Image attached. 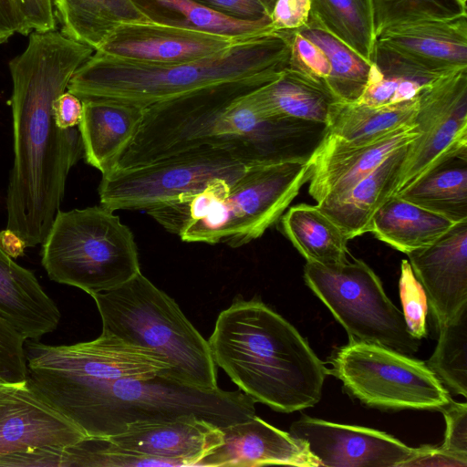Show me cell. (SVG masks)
Returning <instances> with one entry per match:
<instances>
[{
	"instance_id": "obj_1",
	"label": "cell",
	"mask_w": 467,
	"mask_h": 467,
	"mask_svg": "<svg viewBox=\"0 0 467 467\" xmlns=\"http://www.w3.org/2000/svg\"><path fill=\"white\" fill-rule=\"evenodd\" d=\"M94 52L57 30L33 31L26 49L9 61L14 161L5 197L6 227L27 247L47 238L68 173L84 155L78 128L59 129L53 103Z\"/></svg>"
},
{
	"instance_id": "obj_2",
	"label": "cell",
	"mask_w": 467,
	"mask_h": 467,
	"mask_svg": "<svg viewBox=\"0 0 467 467\" xmlns=\"http://www.w3.org/2000/svg\"><path fill=\"white\" fill-rule=\"evenodd\" d=\"M276 78L226 82L143 108L139 129L114 170L198 148L225 150L247 166L309 161L327 125L265 116L254 92Z\"/></svg>"
},
{
	"instance_id": "obj_3",
	"label": "cell",
	"mask_w": 467,
	"mask_h": 467,
	"mask_svg": "<svg viewBox=\"0 0 467 467\" xmlns=\"http://www.w3.org/2000/svg\"><path fill=\"white\" fill-rule=\"evenodd\" d=\"M215 365L255 402L284 413L316 405L329 369L306 339L260 299L237 296L208 340Z\"/></svg>"
},
{
	"instance_id": "obj_4",
	"label": "cell",
	"mask_w": 467,
	"mask_h": 467,
	"mask_svg": "<svg viewBox=\"0 0 467 467\" xmlns=\"http://www.w3.org/2000/svg\"><path fill=\"white\" fill-rule=\"evenodd\" d=\"M285 31L238 40L202 59L142 62L95 51L73 74L67 90L84 99H111L142 108L241 79L278 77L287 67Z\"/></svg>"
},
{
	"instance_id": "obj_5",
	"label": "cell",
	"mask_w": 467,
	"mask_h": 467,
	"mask_svg": "<svg viewBox=\"0 0 467 467\" xmlns=\"http://www.w3.org/2000/svg\"><path fill=\"white\" fill-rule=\"evenodd\" d=\"M38 389L90 437H110L130 425L189 416L223 428L255 415V401L241 389H203L162 373Z\"/></svg>"
},
{
	"instance_id": "obj_6",
	"label": "cell",
	"mask_w": 467,
	"mask_h": 467,
	"mask_svg": "<svg viewBox=\"0 0 467 467\" xmlns=\"http://www.w3.org/2000/svg\"><path fill=\"white\" fill-rule=\"evenodd\" d=\"M91 296L103 333L158 354L171 367L163 373L168 377L203 389L218 388L217 366L208 341L177 303L141 272Z\"/></svg>"
},
{
	"instance_id": "obj_7",
	"label": "cell",
	"mask_w": 467,
	"mask_h": 467,
	"mask_svg": "<svg viewBox=\"0 0 467 467\" xmlns=\"http://www.w3.org/2000/svg\"><path fill=\"white\" fill-rule=\"evenodd\" d=\"M41 264L50 280L90 296L140 272L132 232L101 205L59 210L42 244Z\"/></svg>"
},
{
	"instance_id": "obj_8",
	"label": "cell",
	"mask_w": 467,
	"mask_h": 467,
	"mask_svg": "<svg viewBox=\"0 0 467 467\" xmlns=\"http://www.w3.org/2000/svg\"><path fill=\"white\" fill-rule=\"evenodd\" d=\"M304 279L345 328L349 341L378 344L406 355L418 351L420 339L410 334L402 312L362 260L306 262Z\"/></svg>"
},
{
	"instance_id": "obj_9",
	"label": "cell",
	"mask_w": 467,
	"mask_h": 467,
	"mask_svg": "<svg viewBox=\"0 0 467 467\" xmlns=\"http://www.w3.org/2000/svg\"><path fill=\"white\" fill-rule=\"evenodd\" d=\"M310 174V161L252 166L224 199L179 236L188 243L244 245L277 221Z\"/></svg>"
},
{
	"instance_id": "obj_10",
	"label": "cell",
	"mask_w": 467,
	"mask_h": 467,
	"mask_svg": "<svg viewBox=\"0 0 467 467\" xmlns=\"http://www.w3.org/2000/svg\"><path fill=\"white\" fill-rule=\"evenodd\" d=\"M330 363L329 373L369 407L441 410L451 400L425 362L378 344L349 341L334 351Z\"/></svg>"
},
{
	"instance_id": "obj_11",
	"label": "cell",
	"mask_w": 467,
	"mask_h": 467,
	"mask_svg": "<svg viewBox=\"0 0 467 467\" xmlns=\"http://www.w3.org/2000/svg\"><path fill=\"white\" fill-rule=\"evenodd\" d=\"M250 167L225 150L198 148L102 175L100 205L112 211L149 210L196 192L217 179L236 182Z\"/></svg>"
},
{
	"instance_id": "obj_12",
	"label": "cell",
	"mask_w": 467,
	"mask_h": 467,
	"mask_svg": "<svg viewBox=\"0 0 467 467\" xmlns=\"http://www.w3.org/2000/svg\"><path fill=\"white\" fill-rule=\"evenodd\" d=\"M85 437L28 377L0 379V467H62L65 451Z\"/></svg>"
},
{
	"instance_id": "obj_13",
	"label": "cell",
	"mask_w": 467,
	"mask_h": 467,
	"mask_svg": "<svg viewBox=\"0 0 467 467\" xmlns=\"http://www.w3.org/2000/svg\"><path fill=\"white\" fill-rule=\"evenodd\" d=\"M27 377L36 387L147 379L171 369L155 352L101 333L72 345L25 343Z\"/></svg>"
},
{
	"instance_id": "obj_14",
	"label": "cell",
	"mask_w": 467,
	"mask_h": 467,
	"mask_svg": "<svg viewBox=\"0 0 467 467\" xmlns=\"http://www.w3.org/2000/svg\"><path fill=\"white\" fill-rule=\"evenodd\" d=\"M414 122L419 136L408 146L394 194L448 159L467 154V67L421 89Z\"/></svg>"
},
{
	"instance_id": "obj_15",
	"label": "cell",
	"mask_w": 467,
	"mask_h": 467,
	"mask_svg": "<svg viewBox=\"0 0 467 467\" xmlns=\"http://www.w3.org/2000/svg\"><path fill=\"white\" fill-rule=\"evenodd\" d=\"M289 432L306 442L319 466L402 467L414 449L379 430L304 414L291 424Z\"/></svg>"
},
{
	"instance_id": "obj_16",
	"label": "cell",
	"mask_w": 467,
	"mask_h": 467,
	"mask_svg": "<svg viewBox=\"0 0 467 467\" xmlns=\"http://www.w3.org/2000/svg\"><path fill=\"white\" fill-rule=\"evenodd\" d=\"M238 40L210 31L141 20L119 25L96 51L142 62L183 63L210 57Z\"/></svg>"
},
{
	"instance_id": "obj_17",
	"label": "cell",
	"mask_w": 467,
	"mask_h": 467,
	"mask_svg": "<svg viewBox=\"0 0 467 467\" xmlns=\"http://www.w3.org/2000/svg\"><path fill=\"white\" fill-rule=\"evenodd\" d=\"M418 136L416 123L363 144L348 143L327 133L310 159L309 194L317 203L345 192Z\"/></svg>"
},
{
	"instance_id": "obj_18",
	"label": "cell",
	"mask_w": 467,
	"mask_h": 467,
	"mask_svg": "<svg viewBox=\"0 0 467 467\" xmlns=\"http://www.w3.org/2000/svg\"><path fill=\"white\" fill-rule=\"evenodd\" d=\"M407 255L437 327L467 306V221L454 223L433 244Z\"/></svg>"
},
{
	"instance_id": "obj_19",
	"label": "cell",
	"mask_w": 467,
	"mask_h": 467,
	"mask_svg": "<svg viewBox=\"0 0 467 467\" xmlns=\"http://www.w3.org/2000/svg\"><path fill=\"white\" fill-rule=\"evenodd\" d=\"M223 442L198 463L200 467L290 465L319 467L306 441L258 416L223 428Z\"/></svg>"
},
{
	"instance_id": "obj_20",
	"label": "cell",
	"mask_w": 467,
	"mask_h": 467,
	"mask_svg": "<svg viewBox=\"0 0 467 467\" xmlns=\"http://www.w3.org/2000/svg\"><path fill=\"white\" fill-rule=\"evenodd\" d=\"M108 438L133 452L168 460L178 466H197L223 442V432L202 419L189 416L130 425L124 432Z\"/></svg>"
},
{
	"instance_id": "obj_21",
	"label": "cell",
	"mask_w": 467,
	"mask_h": 467,
	"mask_svg": "<svg viewBox=\"0 0 467 467\" xmlns=\"http://www.w3.org/2000/svg\"><path fill=\"white\" fill-rule=\"evenodd\" d=\"M377 43L441 71L464 68L467 16L394 25L378 35Z\"/></svg>"
},
{
	"instance_id": "obj_22",
	"label": "cell",
	"mask_w": 467,
	"mask_h": 467,
	"mask_svg": "<svg viewBox=\"0 0 467 467\" xmlns=\"http://www.w3.org/2000/svg\"><path fill=\"white\" fill-rule=\"evenodd\" d=\"M78 130L85 161L102 175L114 170L135 136L143 108L111 99H84Z\"/></svg>"
},
{
	"instance_id": "obj_23",
	"label": "cell",
	"mask_w": 467,
	"mask_h": 467,
	"mask_svg": "<svg viewBox=\"0 0 467 467\" xmlns=\"http://www.w3.org/2000/svg\"><path fill=\"white\" fill-rule=\"evenodd\" d=\"M0 315L26 340H39L53 332L61 318L57 306L34 273L16 263L1 247Z\"/></svg>"
},
{
	"instance_id": "obj_24",
	"label": "cell",
	"mask_w": 467,
	"mask_h": 467,
	"mask_svg": "<svg viewBox=\"0 0 467 467\" xmlns=\"http://www.w3.org/2000/svg\"><path fill=\"white\" fill-rule=\"evenodd\" d=\"M409 144L390 154L349 190L317 203L348 240L368 233L373 215L394 194Z\"/></svg>"
},
{
	"instance_id": "obj_25",
	"label": "cell",
	"mask_w": 467,
	"mask_h": 467,
	"mask_svg": "<svg viewBox=\"0 0 467 467\" xmlns=\"http://www.w3.org/2000/svg\"><path fill=\"white\" fill-rule=\"evenodd\" d=\"M446 73L376 43L368 80L358 102L380 107L410 101Z\"/></svg>"
},
{
	"instance_id": "obj_26",
	"label": "cell",
	"mask_w": 467,
	"mask_h": 467,
	"mask_svg": "<svg viewBox=\"0 0 467 467\" xmlns=\"http://www.w3.org/2000/svg\"><path fill=\"white\" fill-rule=\"evenodd\" d=\"M454 223L441 214L393 194L373 215L368 232L407 254L431 245Z\"/></svg>"
},
{
	"instance_id": "obj_27",
	"label": "cell",
	"mask_w": 467,
	"mask_h": 467,
	"mask_svg": "<svg viewBox=\"0 0 467 467\" xmlns=\"http://www.w3.org/2000/svg\"><path fill=\"white\" fill-rule=\"evenodd\" d=\"M61 33L98 50L120 24L150 20L131 0H52Z\"/></svg>"
},
{
	"instance_id": "obj_28",
	"label": "cell",
	"mask_w": 467,
	"mask_h": 467,
	"mask_svg": "<svg viewBox=\"0 0 467 467\" xmlns=\"http://www.w3.org/2000/svg\"><path fill=\"white\" fill-rule=\"evenodd\" d=\"M254 96L267 117L326 124L333 104L339 101L327 88L288 67L275 80L255 89Z\"/></svg>"
},
{
	"instance_id": "obj_29",
	"label": "cell",
	"mask_w": 467,
	"mask_h": 467,
	"mask_svg": "<svg viewBox=\"0 0 467 467\" xmlns=\"http://www.w3.org/2000/svg\"><path fill=\"white\" fill-rule=\"evenodd\" d=\"M151 21L196 28L244 39L275 32L269 16L256 20L235 18L194 0H131Z\"/></svg>"
},
{
	"instance_id": "obj_30",
	"label": "cell",
	"mask_w": 467,
	"mask_h": 467,
	"mask_svg": "<svg viewBox=\"0 0 467 467\" xmlns=\"http://www.w3.org/2000/svg\"><path fill=\"white\" fill-rule=\"evenodd\" d=\"M395 195L453 223L467 221V154L448 159Z\"/></svg>"
},
{
	"instance_id": "obj_31",
	"label": "cell",
	"mask_w": 467,
	"mask_h": 467,
	"mask_svg": "<svg viewBox=\"0 0 467 467\" xmlns=\"http://www.w3.org/2000/svg\"><path fill=\"white\" fill-rule=\"evenodd\" d=\"M417 110L418 97L380 107L337 101L330 109L327 133L352 144L370 142L402 126L415 123Z\"/></svg>"
},
{
	"instance_id": "obj_32",
	"label": "cell",
	"mask_w": 467,
	"mask_h": 467,
	"mask_svg": "<svg viewBox=\"0 0 467 467\" xmlns=\"http://www.w3.org/2000/svg\"><path fill=\"white\" fill-rule=\"evenodd\" d=\"M281 223L285 234L306 262L327 265L348 260V239L317 205L292 206Z\"/></svg>"
},
{
	"instance_id": "obj_33",
	"label": "cell",
	"mask_w": 467,
	"mask_h": 467,
	"mask_svg": "<svg viewBox=\"0 0 467 467\" xmlns=\"http://www.w3.org/2000/svg\"><path fill=\"white\" fill-rule=\"evenodd\" d=\"M310 16L371 64L377 43L372 0H312Z\"/></svg>"
},
{
	"instance_id": "obj_34",
	"label": "cell",
	"mask_w": 467,
	"mask_h": 467,
	"mask_svg": "<svg viewBox=\"0 0 467 467\" xmlns=\"http://www.w3.org/2000/svg\"><path fill=\"white\" fill-rule=\"evenodd\" d=\"M296 31L326 54L330 66L327 85L336 99L344 102H358L366 88L370 64L327 31L310 15L307 22Z\"/></svg>"
},
{
	"instance_id": "obj_35",
	"label": "cell",
	"mask_w": 467,
	"mask_h": 467,
	"mask_svg": "<svg viewBox=\"0 0 467 467\" xmlns=\"http://www.w3.org/2000/svg\"><path fill=\"white\" fill-rule=\"evenodd\" d=\"M438 329V343L426 365L454 393L466 398L467 306Z\"/></svg>"
},
{
	"instance_id": "obj_36",
	"label": "cell",
	"mask_w": 467,
	"mask_h": 467,
	"mask_svg": "<svg viewBox=\"0 0 467 467\" xmlns=\"http://www.w3.org/2000/svg\"><path fill=\"white\" fill-rule=\"evenodd\" d=\"M234 182L217 179L201 191L178 196L146 212L168 232L179 235L190 223L203 217L224 199Z\"/></svg>"
},
{
	"instance_id": "obj_37",
	"label": "cell",
	"mask_w": 467,
	"mask_h": 467,
	"mask_svg": "<svg viewBox=\"0 0 467 467\" xmlns=\"http://www.w3.org/2000/svg\"><path fill=\"white\" fill-rule=\"evenodd\" d=\"M178 466L175 462L123 449L108 437L87 436L67 448L62 467Z\"/></svg>"
},
{
	"instance_id": "obj_38",
	"label": "cell",
	"mask_w": 467,
	"mask_h": 467,
	"mask_svg": "<svg viewBox=\"0 0 467 467\" xmlns=\"http://www.w3.org/2000/svg\"><path fill=\"white\" fill-rule=\"evenodd\" d=\"M377 36L403 23L467 16L466 0H372Z\"/></svg>"
},
{
	"instance_id": "obj_39",
	"label": "cell",
	"mask_w": 467,
	"mask_h": 467,
	"mask_svg": "<svg viewBox=\"0 0 467 467\" xmlns=\"http://www.w3.org/2000/svg\"><path fill=\"white\" fill-rule=\"evenodd\" d=\"M285 32L289 42L287 67L328 89L330 66L324 51L296 30Z\"/></svg>"
},
{
	"instance_id": "obj_40",
	"label": "cell",
	"mask_w": 467,
	"mask_h": 467,
	"mask_svg": "<svg viewBox=\"0 0 467 467\" xmlns=\"http://www.w3.org/2000/svg\"><path fill=\"white\" fill-rule=\"evenodd\" d=\"M399 289L407 327L413 337L421 339L427 336L428 300L423 287L406 259L401 262Z\"/></svg>"
},
{
	"instance_id": "obj_41",
	"label": "cell",
	"mask_w": 467,
	"mask_h": 467,
	"mask_svg": "<svg viewBox=\"0 0 467 467\" xmlns=\"http://www.w3.org/2000/svg\"><path fill=\"white\" fill-rule=\"evenodd\" d=\"M26 338L0 315V379L21 381L27 379Z\"/></svg>"
},
{
	"instance_id": "obj_42",
	"label": "cell",
	"mask_w": 467,
	"mask_h": 467,
	"mask_svg": "<svg viewBox=\"0 0 467 467\" xmlns=\"http://www.w3.org/2000/svg\"><path fill=\"white\" fill-rule=\"evenodd\" d=\"M441 411L446 422L444 441L440 448L467 460V404L451 399Z\"/></svg>"
},
{
	"instance_id": "obj_43",
	"label": "cell",
	"mask_w": 467,
	"mask_h": 467,
	"mask_svg": "<svg viewBox=\"0 0 467 467\" xmlns=\"http://www.w3.org/2000/svg\"><path fill=\"white\" fill-rule=\"evenodd\" d=\"M25 26V33L56 30L52 0H12Z\"/></svg>"
},
{
	"instance_id": "obj_44",
	"label": "cell",
	"mask_w": 467,
	"mask_h": 467,
	"mask_svg": "<svg viewBox=\"0 0 467 467\" xmlns=\"http://www.w3.org/2000/svg\"><path fill=\"white\" fill-rule=\"evenodd\" d=\"M312 0H276L270 14L275 31L296 30L308 20Z\"/></svg>"
},
{
	"instance_id": "obj_45",
	"label": "cell",
	"mask_w": 467,
	"mask_h": 467,
	"mask_svg": "<svg viewBox=\"0 0 467 467\" xmlns=\"http://www.w3.org/2000/svg\"><path fill=\"white\" fill-rule=\"evenodd\" d=\"M224 15L247 20L269 16L258 0H194ZM270 17V16H269Z\"/></svg>"
},
{
	"instance_id": "obj_46",
	"label": "cell",
	"mask_w": 467,
	"mask_h": 467,
	"mask_svg": "<svg viewBox=\"0 0 467 467\" xmlns=\"http://www.w3.org/2000/svg\"><path fill=\"white\" fill-rule=\"evenodd\" d=\"M410 466H455L467 467V460L452 455L440 446L424 445L414 448L402 467Z\"/></svg>"
},
{
	"instance_id": "obj_47",
	"label": "cell",
	"mask_w": 467,
	"mask_h": 467,
	"mask_svg": "<svg viewBox=\"0 0 467 467\" xmlns=\"http://www.w3.org/2000/svg\"><path fill=\"white\" fill-rule=\"evenodd\" d=\"M56 125L61 130L78 126L83 115L82 100L69 91L60 94L53 103Z\"/></svg>"
},
{
	"instance_id": "obj_48",
	"label": "cell",
	"mask_w": 467,
	"mask_h": 467,
	"mask_svg": "<svg viewBox=\"0 0 467 467\" xmlns=\"http://www.w3.org/2000/svg\"><path fill=\"white\" fill-rule=\"evenodd\" d=\"M15 33L26 35L23 19L12 0H0V44Z\"/></svg>"
},
{
	"instance_id": "obj_49",
	"label": "cell",
	"mask_w": 467,
	"mask_h": 467,
	"mask_svg": "<svg viewBox=\"0 0 467 467\" xmlns=\"http://www.w3.org/2000/svg\"><path fill=\"white\" fill-rule=\"evenodd\" d=\"M0 247L11 258L16 259L24 255L27 246L17 233L6 227L0 232Z\"/></svg>"
},
{
	"instance_id": "obj_50",
	"label": "cell",
	"mask_w": 467,
	"mask_h": 467,
	"mask_svg": "<svg viewBox=\"0 0 467 467\" xmlns=\"http://www.w3.org/2000/svg\"><path fill=\"white\" fill-rule=\"evenodd\" d=\"M259 3L263 5L267 15L270 16L271 11L276 0H258Z\"/></svg>"
}]
</instances>
